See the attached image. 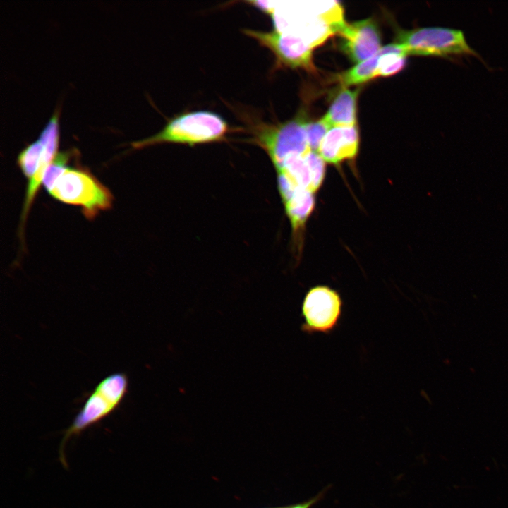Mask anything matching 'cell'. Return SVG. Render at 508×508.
<instances>
[{
	"mask_svg": "<svg viewBox=\"0 0 508 508\" xmlns=\"http://www.w3.org/2000/svg\"><path fill=\"white\" fill-rule=\"evenodd\" d=\"M229 131L226 121L218 114L207 111L187 112L170 119L157 133L131 143L133 149L161 143L188 145L224 140Z\"/></svg>",
	"mask_w": 508,
	"mask_h": 508,
	"instance_id": "1",
	"label": "cell"
},
{
	"mask_svg": "<svg viewBox=\"0 0 508 508\" xmlns=\"http://www.w3.org/2000/svg\"><path fill=\"white\" fill-rule=\"evenodd\" d=\"M250 141L262 147L274 167L283 162L308 153L309 147L306 128L308 121L305 112L280 123H267L246 119Z\"/></svg>",
	"mask_w": 508,
	"mask_h": 508,
	"instance_id": "2",
	"label": "cell"
},
{
	"mask_svg": "<svg viewBox=\"0 0 508 508\" xmlns=\"http://www.w3.org/2000/svg\"><path fill=\"white\" fill-rule=\"evenodd\" d=\"M47 193L63 203L78 206L88 219L112 206L113 195L90 171L66 166Z\"/></svg>",
	"mask_w": 508,
	"mask_h": 508,
	"instance_id": "3",
	"label": "cell"
},
{
	"mask_svg": "<svg viewBox=\"0 0 508 508\" xmlns=\"http://www.w3.org/2000/svg\"><path fill=\"white\" fill-rule=\"evenodd\" d=\"M127 389L128 377L123 373H112L97 385L64 434L59 454L64 467H67L64 452L68 440L111 414L122 401Z\"/></svg>",
	"mask_w": 508,
	"mask_h": 508,
	"instance_id": "4",
	"label": "cell"
},
{
	"mask_svg": "<svg viewBox=\"0 0 508 508\" xmlns=\"http://www.w3.org/2000/svg\"><path fill=\"white\" fill-rule=\"evenodd\" d=\"M59 112L56 109L36 140L25 147L17 157V164L28 180L23 215L27 216L47 169L58 154Z\"/></svg>",
	"mask_w": 508,
	"mask_h": 508,
	"instance_id": "5",
	"label": "cell"
},
{
	"mask_svg": "<svg viewBox=\"0 0 508 508\" xmlns=\"http://www.w3.org/2000/svg\"><path fill=\"white\" fill-rule=\"evenodd\" d=\"M394 42L400 45L407 56L472 55L480 57L468 44L464 32L457 29L424 27L401 30Z\"/></svg>",
	"mask_w": 508,
	"mask_h": 508,
	"instance_id": "6",
	"label": "cell"
},
{
	"mask_svg": "<svg viewBox=\"0 0 508 508\" xmlns=\"http://www.w3.org/2000/svg\"><path fill=\"white\" fill-rule=\"evenodd\" d=\"M343 301L337 291L326 286L310 288L301 306V330L308 334H331L338 327L343 313Z\"/></svg>",
	"mask_w": 508,
	"mask_h": 508,
	"instance_id": "7",
	"label": "cell"
},
{
	"mask_svg": "<svg viewBox=\"0 0 508 508\" xmlns=\"http://www.w3.org/2000/svg\"><path fill=\"white\" fill-rule=\"evenodd\" d=\"M278 189L282 201L300 189L315 193L326 174V162L318 152L290 159L275 167Z\"/></svg>",
	"mask_w": 508,
	"mask_h": 508,
	"instance_id": "8",
	"label": "cell"
},
{
	"mask_svg": "<svg viewBox=\"0 0 508 508\" xmlns=\"http://www.w3.org/2000/svg\"><path fill=\"white\" fill-rule=\"evenodd\" d=\"M243 32L274 54L277 67L285 66L291 68H302L310 72L316 71L313 61L314 47L303 37L276 30L263 32L243 29Z\"/></svg>",
	"mask_w": 508,
	"mask_h": 508,
	"instance_id": "9",
	"label": "cell"
},
{
	"mask_svg": "<svg viewBox=\"0 0 508 508\" xmlns=\"http://www.w3.org/2000/svg\"><path fill=\"white\" fill-rule=\"evenodd\" d=\"M337 34L341 39V49L357 64L373 56L382 47L380 32L373 18L345 22Z\"/></svg>",
	"mask_w": 508,
	"mask_h": 508,
	"instance_id": "10",
	"label": "cell"
},
{
	"mask_svg": "<svg viewBox=\"0 0 508 508\" xmlns=\"http://www.w3.org/2000/svg\"><path fill=\"white\" fill-rule=\"evenodd\" d=\"M359 143V132L356 125L334 126L325 135L318 152L326 163L339 165L356 157Z\"/></svg>",
	"mask_w": 508,
	"mask_h": 508,
	"instance_id": "11",
	"label": "cell"
},
{
	"mask_svg": "<svg viewBox=\"0 0 508 508\" xmlns=\"http://www.w3.org/2000/svg\"><path fill=\"white\" fill-rule=\"evenodd\" d=\"M286 215L290 221L294 239L299 249L306 222L315 207V193L304 189L296 191L283 201Z\"/></svg>",
	"mask_w": 508,
	"mask_h": 508,
	"instance_id": "12",
	"label": "cell"
},
{
	"mask_svg": "<svg viewBox=\"0 0 508 508\" xmlns=\"http://www.w3.org/2000/svg\"><path fill=\"white\" fill-rule=\"evenodd\" d=\"M359 92V88L351 90L343 87L338 93L322 116L331 128L356 125V104Z\"/></svg>",
	"mask_w": 508,
	"mask_h": 508,
	"instance_id": "13",
	"label": "cell"
},
{
	"mask_svg": "<svg viewBox=\"0 0 508 508\" xmlns=\"http://www.w3.org/2000/svg\"><path fill=\"white\" fill-rule=\"evenodd\" d=\"M380 51L373 56L339 74L337 79L341 86L347 87L350 85H361L376 78Z\"/></svg>",
	"mask_w": 508,
	"mask_h": 508,
	"instance_id": "14",
	"label": "cell"
},
{
	"mask_svg": "<svg viewBox=\"0 0 508 508\" xmlns=\"http://www.w3.org/2000/svg\"><path fill=\"white\" fill-rule=\"evenodd\" d=\"M331 126L322 117L315 121H309L307 125L306 133L310 148L318 152L319 146Z\"/></svg>",
	"mask_w": 508,
	"mask_h": 508,
	"instance_id": "15",
	"label": "cell"
},
{
	"mask_svg": "<svg viewBox=\"0 0 508 508\" xmlns=\"http://www.w3.org/2000/svg\"><path fill=\"white\" fill-rule=\"evenodd\" d=\"M324 492H320L315 497L310 499L309 500L300 503L296 504L291 506L287 507H277V508H310L313 504H315L318 501H319L322 497L323 496Z\"/></svg>",
	"mask_w": 508,
	"mask_h": 508,
	"instance_id": "16",
	"label": "cell"
}]
</instances>
